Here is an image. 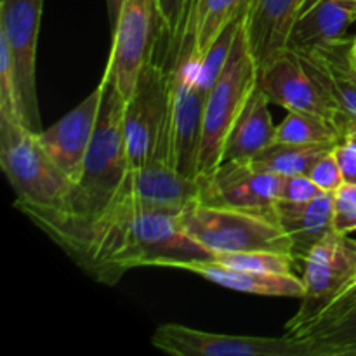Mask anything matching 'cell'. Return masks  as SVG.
<instances>
[{
	"label": "cell",
	"mask_w": 356,
	"mask_h": 356,
	"mask_svg": "<svg viewBox=\"0 0 356 356\" xmlns=\"http://www.w3.org/2000/svg\"><path fill=\"white\" fill-rule=\"evenodd\" d=\"M47 236L87 275L110 287L132 268L212 259L207 249L184 233L179 214L141 207L124 183L96 219Z\"/></svg>",
	"instance_id": "cell-1"
},
{
	"label": "cell",
	"mask_w": 356,
	"mask_h": 356,
	"mask_svg": "<svg viewBox=\"0 0 356 356\" xmlns=\"http://www.w3.org/2000/svg\"><path fill=\"white\" fill-rule=\"evenodd\" d=\"M101 82L103 103L96 131L83 160L82 172L70 190L65 209L58 214L31 218L45 235L76 228L96 219L113 200L131 169L124 136L125 99L108 68H104Z\"/></svg>",
	"instance_id": "cell-2"
},
{
	"label": "cell",
	"mask_w": 356,
	"mask_h": 356,
	"mask_svg": "<svg viewBox=\"0 0 356 356\" xmlns=\"http://www.w3.org/2000/svg\"><path fill=\"white\" fill-rule=\"evenodd\" d=\"M0 165L16 193V207L28 218L58 214L68 200L72 181L42 148L38 132L0 113Z\"/></svg>",
	"instance_id": "cell-3"
},
{
	"label": "cell",
	"mask_w": 356,
	"mask_h": 356,
	"mask_svg": "<svg viewBox=\"0 0 356 356\" xmlns=\"http://www.w3.org/2000/svg\"><path fill=\"white\" fill-rule=\"evenodd\" d=\"M179 221L184 233L212 257L250 250L292 254L291 238L275 218V211H245L198 198L181 212Z\"/></svg>",
	"instance_id": "cell-4"
},
{
	"label": "cell",
	"mask_w": 356,
	"mask_h": 356,
	"mask_svg": "<svg viewBox=\"0 0 356 356\" xmlns=\"http://www.w3.org/2000/svg\"><path fill=\"white\" fill-rule=\"evenodd\" d=\"M257 73L259 68L247 45L242 21L228 61L205 97L198 177L209 176L222 162L226 139L256 87Z\"/></svg>",
	"instance_id": "cell-5"
},
{
	"label": "cell",
	"mask_w": 356,
	"mask_h": 356,
	"mask_svg": "<svg viewBox=\"0 0 356 356\" xmlns=\"http://www.w3.org/2000/svg\"><path fill=\"white\" fill-rule=\"evenodd\" d=\"M124 136L129 167L170 160L169 72L149 63L139 75L132 96L125 101Z\"/></svg>",
	"instance_id": "cell-6"
},
{
	"label": "cell",
	"mask_w": 356,
	"mask_h": 356,
	"mask_svg": "<svg viewBox=\"0 0 356 356\" xmlns=\"http://www.w3.org/2000/svg\"><path fill=\"white\" fill-rule=\"evenodd\" d=\"M169 82L170 160L181 174L198 177L207 90L198 82V58L190 37L181 38L174 54V65L169 70Z\"/></svg>",
	"instance_id": "cell-7"
},
{
	"label": "cell",
	"mask_w": 356,
	"mask_h": 356,
	"mask_svg": "<svg viewBox=\"0 0 356 356\" xmlns=\"http://www.w3.org/2000/svg\"><path fill=\"white\" fill-rule=\"evenodd\" d=\"M163 33L159 0H124L111 28V49L106 68L125 101L132 96L143 70L153 61L156 40Z\"/></svg>",
	"instance_id": "cell-8"
},
{
	"label": "cell",
	"mask_w": 356,
	"mask_h": 356,
	"mask_svg": "<svg viewBox=\"0 0 356 356\" xmlns=\"http://www.w3.org/2000/svg\"><path fill=\"white\" fill-rule=\"evenodd\" d=\"M305 296L287 325L305 322L356 285V240L332 232L301 259Z\"/></svg>",
	"instance_id": "cell-9"
},
{
	"label": "cell",
	"mask_w": 356,
	"mask_h": 356,
	"mask_svg": "<svg viewBox=\"0 0 356 356\" xmlns=\"http://www.w3.org/2000/svg\"><path fill=\"white\" fill-rule=\"evenodd\" d=\"M152 344L156 350L177 356H312L309 343L296 337L232 336L163 323L155 330Z\"/></svg>",
	"instance_id": "cell-10"
},
{
	"label": "cell",
	"mask_w": 356,
	"mask_h": 356,
	"mask_svg": "<svg viewBox=\"0 0 356 356\" xmlns=\"http://www.w3.org/2000/svg\"><path fill=\"white\" fill-rule=\"evenodd\" d=\"M44 0H0V37L16 65L24 117L31 131H42L37 97V45Z\"/></svg>",
	"instance_id": "cell-11"
},
{
	"label": "cell",
	"mask_w": 356,
	"mask_h": 356,
	"mask_svg": "<svg viewBox=\"0 0 356 356\" xmlns=\"http://www.w3.org/2000/svg\"><path fill=\"white\" fill-rule=\"evenodd\" d=\"M202 200L245 211L273 212L284 186V177L270 174L250 160H229L200 177Z\"/></svg>",
	"instance_id": "cell-12"
},
{
	"label": "cell",
	"mask_w": 356,
	"mask_h": 356,
	"mask_svg": "<svg viewBox=\"0 0 356 356\" xmlns=\"http://www.w3.org/2000/svg\"><path fill=\"white\" fill-rule=\"evenodd\" d=\"M257 83L264 90L270 103L278 104L287 111L322 115L336 124L343 134L350 127L320 92L301 54L292 49H287L273 61L263 66L257 73Z\"/></svg>",
	"instance_id": "cell-13"
},
{
	"label": "cell",
	"mask_w": 356,
	"mask_h": 356,
	"mask_svg": "<svg viewBox=\"0 0 356 356\" xmlns=\"http://www.w3.org/2000/svg\"><path fill=\"white\" fill-rule=\"evenodd\" d=\"M101 103H103V82H99V86L65 117L59 118L51 127L38 132L42 148L58 165V169L72 181V184L76 183L82 172L83 160L92 143L97 118H99Z\"/></svg>",
	"instance_id": "cell-14"
},
{
	"label": "cell",
	"mask_w": 356,
	"mask_h": 356,
	"mask_svg": "<svg viewBox=\"0 0 356 356\" xmlns=\"http://www.w3.org/2000/svg\"><path fill=\"white\" fill-rule=\"evenodd\" d=\"M308 3L309 0H250L243 30L257 68L287 51L296 23Z\"/></svg>",
	"instance_id": "cell-15"
},
{
	"label": "cell",
	"mask_w": 356,
	"mask_h": 356,
	"mask_svg": "<svg viewBox=\"0 0 356 356\" xmlns=\"http://www.w3.org/2000/svg\"><path fill=\"white\" fill-rule=\"evenodd\" d=\"M124 184L141 207L181 214L202 198L200 177L181 174L170 162H149L127 170Z\"/></svg>",
	"instance_id": "cell-16"
},
{
	"label": "cell",
	"mask_w": 356,
	"mask_h": 356,
	"mask_svg": "<svg viewBox=\"0 0 356 356\" xmlns=\"http://www.w3.org/2000/svg\"><path fill=\"white\" fill-rule=\"evenodd\" d=\"M285 334L312 346V356H356V285L305 322L285 325Z\"/></svg>",
	"instance_id": "cell-17"
},
{
	"label": "cell",
	"mask_w": 356,
	"mask_h": 356,
	"mask_svg": "<svg viewBox=\"0 0 356 356\" xmlns=\"http://www.w3.org/2000/svg\"><path fill=\"white\" fill-rule=\"evenodd\" d=\"M163 268L184 270L193 273L211 284L222 289L242 292L250 296H264V298H296L302 299L305 284L298 275H275L257 273V271L242 270V268L228 266L212 259H186L170 261Z\"/></svg>",
	"instance_id": "cell-18"
},
{
	"label": "cell",
	"mask_w": 356,
	"mask_h": 356,
	"mask_svg": "<svg viewBox=\"0 0 356 356\" xmlns=\"http://www.w3.org/2000/svg\"><path fill=\"white\" fill-rule=\"evenodd\" d=\"M356 23L353 0H309L296 23L289 49L298 52L329 51L348 42V30Z\"/></svg>",
	"instance_id": "cell-19"
},
{
	"label": "cell",
	"mask_w": 356,
	"mask_h": 356,
	"mask_svg": "<svg viewBox=\"0 0 356 356\" xmlns=\"http://www.w3.org/2000/svg\"><path fill=\"white\" fill-rule=\"evenodd\" d=\"M275 218L292 242V254L301 263L313 245L334 232L332 193H322L306 204L275 205Z\"/></svg>",
	"instance_id": "cell-20"
},
{
	"label": "cell",
	"mask_w": 356,
	"mask_h": 356,
	"mask_svg": "<svg viewBox=\"0 0 356 356\" xmlns=\"http://www.w3.org/2000/svg\"><path fill=\"white\" fill-rule=\"evenodd\" d=\"M270 104L264 90L261 89L259 83H256L242 113L238 115L229 131L225 152H222V162L252 160L271 143H275L277 127L273 125V118H271L270 108H268Z\"/></svg>",
	"instance_id": "cell-21"
},
{
	"label": "cell",
	"mask_w": 356,
	"mask_h": 356,
	"mask_svg": "<svg viewBox=\"0 0 356 356\" xmlns=\"http://www.w3.org/2000/svg\"><path fill=\"white\" fill-rule=\"evenodd\" d=\"M249 3L250 0H193L184 21L183 37L188 35L191 38L198 59L233 21L245 13Z\"/></svg>",
	"instance_id": "cell-22"
},
{
	"label": "cell",
	"mask_w": 356,
	"mask_h": 356,
	"mask_svg": "<svg viewBox=\"0 0 356 356\" xmlns=\"http://www.w3.org/2000/svg\"><path fill=\"white\" fill-rule=\"evenodd\" d=\"M334 146L330 145H289V143H271L259 155L254 156L250 162L261 170L270 174L289 177L302 176L312 170L316 160Z\"/></svg>",
	"instance_id": "cell-23"
},
{
	"label": "cell",
	"mask_w": 356,
	"mask_h": 356,
	"mask_svg": "<svg viewBox=\"0 0 356 356\" xmlns=\"http://www.w3.org/2000/svg\"><path fill=\"white\" fill-rule=\"evenodd\" d=\"M343 132L322 115L306 111H287V117L275 132V143L289 145H330L336 146Z\"/></svg>",
	"instance_id": "cell-24"
},
{
	"label": "cell",
	"mask_w": 356,
	"mask_h": 356,
	"mask_svg": "<svg viewBox=\"0 0 356 356\" xmlns=\"http://www.w3.org/2000/svg\"><path fill=\"white\" fill-rule=\"evenodd\" d=\"M216 261L228 266L242 268V270L257 271V273L294 275V266L298 263L292 254L277 252V250H250V252H233L216 256Z\"/></svg>",
	"instance_id": "cell-25"
},
{
	"label": "cell",
	"mask_w": 356,
	"mask_h": 356,
	"mask_svg": "<svg viewBox=\"0 0 356 356\" xmlns=\"http://www.w3.org/2000/svg\"><path fill=\"white\" fill-rule=\"evenodd\" d=\"M243 16L238 17L236 21H233L228 28L221 33V37L212 44V47L198 59V82L204 87L205 90H211V87L214 86V82L218 80V76L221 75L222 68H225L226 61L229 58V52H232L233 42H235L236 33H238V28L242 24Z\"/></svg>",
	"instance_id": "cell-26"
},
{
	"label": "cell",
	"mask_w": 356,
	"mask_h": 356,
	"mask_svg": "<svg viewBox=\"0 0 356 356\" xmlns=\"http://www.w3.org/2000/svg\"><path fill=\"white\" fill-rule=\"evenodd\" d=\"M0 113L9 115L26 124L16 65L9 45L2 37H0Z\"/></svg>",
	"instance_id": "cell-27"
},
{
	"label": "cell",
	"mask_w": 356,
	"mask_h": 356,
	"mask_svg": "<svg viewBox=\"0 0 356 356\" xmlns=\"http://www.w3.org/2000/svg\"><path fill=\"white\" fill-rule=\"evenodd\" d=\"M334 232L351 235L356 232V183H343L332 193Z\"/></svg>",
	"instance_id": "cell-28"
},
{
	"label": "cell",
	"mask_w": 356,
	"mask_h": 356,
	"mask_svg": "<svg viewBox=\"0 0 356 356\" xmlns=\"http://www.w3.org/2000/svg\"><path fill=\"white\" fill-rule=\"evenodd\" d=\"M308 176L325 193H334L344 183L343 170H341L339 162H337L336 155H334V148L316 160V163L312 167Z\"/></svg>",
	"instance_id": "cell-29"
},
{
	"label": "cell",
	"mask_w": 356,
	"mask_h": 356,
	"mask_svg": "<svg viewBox=\"0 0 356 356\" xmlns=\"http://www.w3.org/2000/svg\"><path fill=\"white\" fill-rule=\"evenodd\" d=\"M160 14L163 21V35L170 44V51L176 54L184 28V0H159Z\"/></svg>",
	"instance_id": "cell-30"
},
{
	"label": "cell",
	"mask_w": 356,
	"mask_h": 356,
	"mask_svg": "<svg viewBox=\"0 0 356 356\" xmlns=\"http://www.w3.org/2000/svg\"><path fill=\"white\" fill-rule=\"evenodd\" d=\"M322 193L318 186L312 181V177L302 174V176H289L284 177V186H282L280 200L284 204H306Z\"/></svg>",
	"instance_id": "cell-31"
},
{
	"label": "cell",
	"mask_w": 356,
	"mask_h": 356,
	"mask_svg": "<svg viewBox=\"0 0 356 356\" xmlns=\"http://www.w3.org/2000/svg\"><path fill=\"white\" fill-rule=\"evenodd\" d=\"M334 155L343 170L344 183H356V124L344 131L343 138L334 146Z\"/></svg>",
	"instance_id": "cell-32"
},
{
	"label": "cell",
	"mask_w": 356,
	"mask_h": 356,
	"mask_svg": "<svg viewBox=\"0 0 356 356\" xmlns=\"http://www.w3.org/2000/svg\"><path fill=\"white\" fill-rule=\"evenodd\" d=\"M122 3L124 0H106V10H108V19H110V28L115 26L118 19V14H120Z\"/></svg>",
	"instance_id": "cell-33"
},
{
	"label": "cell",
	"mask_w": 356,
	"mask_h": 356,
	"mask_svg": "<svg viewBox=\"0 0 356 356\" xmlns=\"http://www.w3.org/2000/svg\"><path fill=\"white\" fill-rule=\"evenodd\" d=\"M348 58H350L351 65L356 70V37L350 42V47H348Z\"/></svg>",
	"instance_id": "cell-34"
},
{
	"label": "cell",
	"mask_w": 356,
	"mask_h": 356,
	"mask_svg": "<svg viewBox=\"0 0 356 356\" xmlns=\"http://www.w3.org/2000/svg\"><path fill=\"white\" fill-rule=\"evenodd\" d=\"M348 72H350V75H351V79L355 80L356 82V70L353 68V65H351V61H350V58H348Z\"/></svg>",
	"instance_id": "cell-35"
},
{
	"label": "cell",
	"mask_w": 356,
	"mask_h": 356,
	"mask_svg": "<svg viewBox=\"0 0 356 356\" xmlns=\"http://www.w3.org/2000/svg\"><path fill=\"white\" fill-rule=\"evenodd\" d=\"M191 3H193V0H184V21H186V14H188V10H190ZM183 30H184V28H183Z\"/></svg>",
	"instance_id": "cell-36"
},
{
	"label": "cell",
	"mask_w": 356,
	"mask_h": 356,
	"mask_svg": "<svg viewBox=\"0 0 356 356\" xmlns=\"http://www.w3.org/2000/svg\"><path fill=\"white\" fill-rule=\"evenodd\" d=\"M353 2H356V0H353Z\"/></svg>",
	"instance_id": "cell-37"
}]
</instances>
